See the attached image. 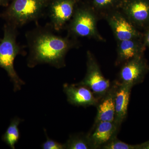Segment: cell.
<instances>
[{
    "label": "cell",
    "mask_w": 149,
    "mask_h": 149,
    "mask_svg": "<svg viewBox=\"0 0 149 149\" xmlns=\"http://www.w3.org/2000/svg\"><path fill=\"white\" fill-rule=\"evenodd\" d=\"M49 23L44 26L37 24L25 34L28 49L27 65L33 68L38 65L48 64L56 68L65 66V57L68 51L78 47L76 38L62 37Z\"/></svg>",
    "instance_id": "obj_1"
},
{
    "label": "cell",
    "mask_w": 149,
    "mask_h": 149,
    "mask_svg": "<svg viewBox=\"0 0 149 149\" xmlns=\"http://www.w3.org/2000/svg\"><path fill=\"white\" fill-rule=\"evenodd\" d=\"M3 31V37L0 40V67L6 70L13 83L14 91L17 92L21 90L25 83L15 71L14 63L17 56L25 55V52L17 41V27L7 22Z\"/></svg>",
    "instance_id": "obj_2"
},
{
    "label": "cell",
    "mask_w": 149,
    "mask_h": 149,
    "mask_svg": "<svg viewBox=\"0 0 149 149\" xmlns=\"http://www.w3.org/2000/svg\"><path fill=\"white\" fill-rule=\"evenodd\" d=\"M50 0H12L3 13L8 23L19 27L44 16Z\"/></svg>",
    "instance_id": "obj_3"
},
{
    "label": "cell",
    "mask_w": 149,
    "mask_h": 149,
    "mask_svg": "<svg viewBox=\"0 0 149 149\" xmlns=\"http://www.w3.org/2000/svg\"><path fill=\"white\" fill-rule=\"evenodd\" d=\"M93 7L82 5H77L72 18L67 25L70 37L93 38L104 41L97 29V16Z\"/></svg>",
    "instance_id": "obj_4"
},
{
    "label": "cell",
    "mask_w": 149,
    "mask_h": 149,
    "mask_svg": "<svg viewBox=\"0 0 149 149\" xmlns=\"http://www.w3.org/2000/svg\"><path fill=\"white\" fill-rule=\"evenodd\" d=\"M77 84L90 89L98 100L111 86V83L104 77L95 58L90 51L87 53V72L85 77Z\"/></svg>",
    "instance_id": "obj_5"
},
{
    "label": "cell",
    "mask_w": 149,
    "mask_h": 149,
    "mask_svg": "<svg viewBox=\"0 0 149 149\" xmlns=\"http://www.w3.org/2000/svg\"><path fill=\"white\" fill-rule=\"evenodd\" d=\"M104 16L117 42L143 38V34L119 9L109 12Z\"/></svg>",
    "instance_id": "obj_6"
},
{
    "label": "cell",
    "mask_w": 149,
    "mask_h": 149,
    "mask_svg": "<svg viewBox=\"0 0 149 149\" xmlns=\"http://www.w3.org/2000/svg\"><path fill=\"white\" fill-rule=\"evenodd\" d=\"M78 0H50L47 10L49 24L56 32L66 27L72 18Z\"/></svg>",
    "instance_id": "obj_7"
},
{
    "label": "cell",
    "mask_w": 149,
    "mask_h": 149,
    "mask_svg": "<svg viewBox=\"0 0 149 149\" xmlns=\"http://www.w3.org/2000/svg\"><path fill=\"white\" fill-rule=\"evenodd\" d=\"M119 9L137 28L149 27V0H123Z\"/></svg>",
    "instance_id": "obj_8"
},
{
    "label": "cell",
    "mask_w": 149,
    "mask_h": 149,
    "mask_svg": "<svg viewBox=\"0 0 149 149\" xmlns=\"http://www.w3.org/2000/svg\"><path fill=\"white\" fill-rule=\"evenodd\" d=\"M120 127L114 121L95 122L87 134L93 149H102L116 138Z\"/></svg>",
    "instance_id": "obj_9"
},
{
    "label": "cell",
    "mask_w": 149,
    "mask_h": 149,
    "mask_svg": "<svg viewBox=\"0 0 149 149\" xmlns=\"http://www.w3.org/2000/svg\"><path fill=\"white\" fill-rule=\"evenodd\" d=\"M63 90L68 101L75 106H96L98 102L92 91L83 85L65 83L63 85Z\"/></svg>",
    "instance_id": "obj_10"
},
{
    "label": "cell",
    "mask_w": 149,
    "mask_h": 149,
    "mask_svg": "<svg viewBox=\"0 0 149 149\" xmlns=\"http://www.w3.org/2000/svg\"><path fill=\"white\" fill-rule=\"evenodd\" d=\"M148 67L143 56L132 59L122 65L118 81L133 87L141 81Z\"/></svg>",
    "instance_id": "obj_11"
},
{
    "label": "cell",
    "mask_w": 149,
    "mask_h": 149,
    "mask_svg": "<svg viewBox=\"0 0 149 149\" xmlns=\"http://www.w3.org/2000/svg\"><path fill=\"white\" fill-rule=\"evenodd\" d=\"M117 42L116 65H122L132 59L143 56L146 47L143 38L124 40Z\"/></svg>",
    "instance_id": "obj_12"
},
{
    "label": "cell",
    "mask_w": 149,
    "mask_h": 149,
    "mask_svg": "<svg viewBox=\"0 0 149 149\" xmlns=\"http://www.w3.org/2000/svg\"><path fill=\"white\" fill-rule=\"evenodd\" d=\"M115 94L114 122L120 126L127 117L132 86L116 80Z\"/></svg>",
    "instance_id": "obj_13"
},
{
    "label": "cell",
    "mask_w": 149,
    "mask_h": 149,
    "mask_svg": "<svg viewBox=\"0 0 149 149\" xmlns=\"http://www.w3.org/2000/svg\"><path fill=\"white\" fill-rule=\"evenodd\" d=\"M116 81L111 83L109 91L99 100L95 122L113 121L114 120L115 94Z\"/></svg>",
    "instance_id": "obj_14"
},
{
    "label": "cell",
    "mask_w": 149,
    "mask_h": 149,
    "mask_svg": "<svg viewBox=\"0 0 149 149\" xmlns=\"http://www.w3.org/2000/svg\"><path fill=\"white\" fill-rule=\"evenodd\" d=\"M22 120L17 117L12 119L2 137L3 141L11 149H15V144L18 142L20 138L18 126Z\"/></svg>",
    "instance_id": "obj_15"
},
{
    "label": "cell",
    "mask_w": 149,
    "mask_h": 149,
    "mask_svg": "<svg viewBox=\"0 0 149 149\" xmlns=\"http://www.w3.org/2000/svg\"><path fill=\"white\" fill-rule=\"evenodd\" d=\"M64 145L65 149H93L87 134L83 133L72 135Z\"/></svg>",
    "instance_id": "obj_16"
},
{
    "label": "cell",
    "mask_w": 149,
    "mask_h": 149,
    "mask_svg": "<svg viewBox=\"0 0 149 149\" xmlns=\"http://www.w3.org/2000/svg\"><path fill=\"white\" fill-rule=\"evenodd\" d=\"M123 0H92L93 8L96 12L105 14L109 12L118 9Z\"/></svg>",
    "instance_id": "obj_17"
},
{
    "label": "cell",
    "mask_w": 149,
    "mask_h": 149,
    "mask_svg": "<svg viewBox=\"0 0 149 149\" xmlns=\"http://www.w3.org/2000/svg\"><path fill=\"white\" fill-rule=\"evenodd\" d=\"M139 147L122 142L116 138L112 140L102 148L103 149H134Z\"/></svg>",
    "instance_id": "obj_18"
},
{
    "label": "cell",
    "mask_w": 149,
    "mask_h": 149,
    "mask_svg": "<svg viewBox=\"0 0 149 149\" xmlns=\"http://www.w3.org/2000/svg\"><path fill=\"white\" fill-rule=\"evenodd\" d=\"M46 136H47V140L42 144L41 147L43 149H65L64 144L57 142L54 140H52L49 138L47 135L46 130H45Z\"/></svg>",
    "instance_id": "obj_19"
},
{
    "label": "cell",
    "mask_w": 149,
    "mask_h": 149,
    "mask_svg": "<svg viewBox=\"0 0 149 149\" xmlns=\"http://www.w3.org/2000/svg\"><path fill=\"white\" fill-rule=\"evenodd\" d=\"M143 39L146 47H149V27L146 29V32L143 34Z\"/></svg>",
    "instance_id": "obj_20"
},
{
    "label": "cell",
    "mask_w": 149,
    "mask_h": 149,
    "mask_svg": "<svg viewBox=\"0 0 149 149\" xmlns=\"http://www.w3.org/2000/svg\"><path fill=\"white\" fill-rule=\"evenodd\" d=\"M10 1L11 0H0V6H8Z\"/></svg>",
    "instance_id": "obj_21"
},
{
    "label": "cell",
    "mask_w": 149,
    "mask_h": 149,
    "mask_svg": "<svg viewBox=\"0 0 149 149\" xmlns=\"http://www.w3.org/2000/svg\"><path fill=\"white\" fill-rule=\"evenodd\" d=\"M145 149H149V144L148 145V146H146L145 147Z\"/></svg>",
    "instance_id": "obj_22"
},
{
    "label": "cell",
    "mask_w": 149,
    "mask_h": 149,
    "mask_svg": "<svg viewBox=\"0 0 149 149\" xmlns=\"http://www.w3.org/2000/svg\"><path fill=\"white\" fill-rule=\"evenodd\" d=\"M0 40H1V39H0Z\"/></svg>",
    "instance_id": "obj_23"
}]
</instances>
